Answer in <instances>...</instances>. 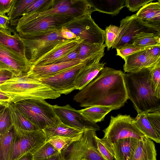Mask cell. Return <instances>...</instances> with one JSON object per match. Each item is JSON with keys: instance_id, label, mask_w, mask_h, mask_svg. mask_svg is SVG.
I'll list each match as a JSON object with an SVG mask.
<instances>
[{"instance_id": "d590c367", "label": "cell", "mask_w": 160, "mask_h": 160, "mask_svg": "<svg viewBox=\"0 0 160 160\" xmlns=\"http://www.w3.org/2000/svg\"><path fill=\"white\" fill-rule=\"evenodd\" d=\"M104 32L105 45L108 50L112 47L117 40L120 32L119 27L114 25L107 27Z\"/></svg>"}, {"instance_id": "7a4b0ae2", "label": "cell", "mask_w": 160, "mask_h": 160, "mask_svg": "<svg viewBox=\"0 0 160 160\" xmlns=\"http://www.w3.org/2000/svg\"><path fill=\"white\" fill-rule=\"evenodd\" d=\"M152 67L124 74L128 98L133 103L138 114L160 110V98L154 95L150 86Z\"/></svg>"}, {"instance_id": "74e56055", "label": "cell", "mask_w": 160, "mask_h": 160, "mask_svg": "<svg viewBox=\"0 0 160 160\" xmlns=\"http://www.w3.org/2000/svg\"><path fill=\"white\" fill-rule=\"evenodd\" d=\"M12 127L9 108L6 107L0 116V136L7 133Z\"/></svg>"}, {"instance_id": "7dc6e473", "label": "cell", "mask_w": 160, "mask_h": 160, "mask_svg": "<svg viewBox=\"0 0 160 160\" xmlns=\"http://www.w3.org/2000/svg\"><path fill=\"white\" fill-rule=\"evenodd\" d=\"M13 77L12 74L9 71L4 69H0V85Z\"/></svg>"}, {"instance_id": "7bdbcfd3", "label": "cell", "mask_w": 160, "mask_h": 160, "mask_svg": "<svg viewBox=\"0 0 160 160\" xmlns=\"http://www.w3.org/2000/svg\"><path fill=\"white\" fill-rule=\"evenodd\" d=\"M79 47L75 50L62 57L58 60L54 64L79 60L77 58L79 51Z\"/></svg>"}, {"instance_id": "db71d44e", "label": "cell", "mask_w": 160, "mask_h": 160, "mask_svg": "<svg viewBox=\"0 0 160 160\" xmlns=\"http://www.w3.org/2000/svg\"></svg>"}, {"instance_id": "f5cc1de1", "label": "cell", "mask_w": 160, "mask_h": 160, "mask_svg": "<svg viewBox=\"0 0 160 160\" xmlns=\"http://www.w3.org/2000/svg\"><path fill=\"white\" fill-rule=\"evenodd\" d=\"M6 108L5 106L0 105V116Z\"/></svg>"}, {"instance_id": "e0dca14e", "label": "cell", "mask_w": 160, "mask_h": 160, "mask_svg": "<svg viewBox=\"0 0 160 160\" xmlns=\"http://www.w3.org/2000/svg\"><path fill=\"white\" fill-rule=\"evenodd\" d=\"M90 62L87 61L77 60L45 66H34L32 65L26 75L29 78L37 80L52 76L79 64Z\"/></svg>"}, {"instance_id": "4dcf8cb0", "label": "cell", "mask_w": 160, "mask_h": 160, "mask_svg": "<svg viewBox=\"0 0 160 160\" xmlns=\"http://www.w3.org/2000/svg\"><path fill=\"white\" fill-rule=\"evenodd\" d=\"M15 132L13 127L0 136V160H10V152Z\"/></svg>"}, {"instance_id": "d4e9b609", "label": "cell", "mask_w": 160, "mask_h": 160, "mask_svg": "<svg viewBox=\"0 0 160 160\" xmlns=\"http://www.w3.org/2000/svg\"><path fill=\"white\" fill-rule=\"evenodd\" d=\"M11 122L16 132L33 131L39 129L30 122L12 102L8 107Z\"/></svg>"}, {"instance_id": "e575fe53", "label": "cell", "mask_w": 160, "mask_h": 160, "mask_svg": "<svg viewBox=\"0 0 160 160\" xmlns=\"http://www.w3.org/2000/svg\"><path fill=\"white\" fill-rule=\"evenodd\" d=\"M98 150L106 160H116L111 144L103 138L95 136Z\"/></svg>"}, {"instance_id": "8d00e7d4", "label": "cell", "mask_w": 160, "mask_h": 160, "mask_svg": "<svg viewBox=\"0 0 160 160\" xmlns=\"http://www.w3.org/2000/svg\"><path fill=\"white\" fill-rule=\"evenodd\" d=\"M59 152L48 141L33 154V160H42Z\"/></svg>"}, {"instance_id": "816d5d0a", "label": "cell", "mask_w": 160, "mask_h": 160, "mask_svg": "<svg viewBox=\"0 0 160 160\" xmlns=\"http://www.w3.org/2000/svg\"><path fill=\"white\" fill-rule=\"evenodd\" d=\"M16 160H33V154L31 153L26 154Z\"/></svg>"}, {"instance_id": "4316f807", "label": "cell", "mask_w": 160, "mask_h": 160, "mask_svg": "<svg viewBox=\"0 0 160 160\" xmlns=\"http://www.w3.org/2000/svg\"><path fill=\"white\" fill-rule=\"evenodd\" d=\"M125 0H98L89 1L95 11L112 15L118 14L125 6Z\"/></svg>"}, {"instance_id": "5bb4252c", "label": "cell", "mask_w": 160, "mask_h": 160, "mask_svg": "<svg viewBox=\"0 0 160 160\" xmlns=\"http://www.w3.org/2000/svg\"><path fill=\"white\" fill-rule=\"evenodd\" d=\"M54 111L61 122L70 127L81 130L92 128L98 131L99 127L87 120L78 111L68 104L52 105Z\"/></svg>"}, {"instance_id": "484cf974", "label": "cell", "mask_w": 160, "mask_h": 160, "mask_svg": "<svg viewBox=\"0 0 160 160\" xmlns=\"http://www.w3.org/2000/svg\"><path fill=\"white\" fill-rule=\"evenodd\" d=\"M43 130L47 139L55 136L71 138L80 137L84 131L70 127L61 122L55 126L47 127Z\"/></svg>"}, {"instance_id": "2e32d148", "label": "cell", "mask_w": 160, "mask_h": 160, "mask_svg": "<svg viewBox=\"0 0 160 160\" xmlns=\"http://www.w3.org/2000/svg\"><path fill=\"white\" fill-rule=\"evenodd\" d=\"M83 41V40L78 37L68 40L44 55L32 65L42 66L54 64L62 57L77 49Z\"/></svg>"}, {"instance_id": "6da1fadb", "label": "cell", "mask_w": 160, "mask_h": 160, "mask_svg": "<svg viewBox=\"0 0 160 160\" xmlns=\"http://www.w3.org/2000/svg\"><path fill=\"white\" fill-rule=\"evenodd\" d=\"M124 74L121 70L104 68L94 80L74 96L73 100L81 107L100 106L120 108L128 99Z\"/></svg>"}, {"instance_id": "d6986e66", "label": "cell", "mask_w": 160, "mask_h": 160, "mask_svg": "<svg viewBox=\"0 0 160 160\" xmlns=\"http://www.w3.org/2000/svg\"><path fill=\"white\" fill-rule=\"evenodd\" d=\"M136 18L147 25L160 32V1L151 2L135 14Z\"/></svg>"}, {"instance_id": "44dd1931", "label": "cell", "mask_w": 160, "mask_h": 160, "mask_svg": "<svg viewBox=\"0 0 160 160\" xmlns=\"http://www.w3.org/2000/svg\"><path fill=\"white\" fill-rule=\"evenodd\" d=\"M0 43L27 60L25 56L23 42L18 33L14 29L9 28L7 29L0 28Z\"/></svg>"}, {"instance_id": "9a60e30c", "label": "cell", "mask_w": 160, "mask_h": 160, "mask_svg": "<svg viewBox=\"0 0 160 160\" xmlns=\"http://www.w3.org/2000/svg\"><path fill=\"white\" fill-rule=\"evenodd\" d=\"M32 64L17 52L0 43V68L12 73L13 77L26 75Z\"/></svg>"}, {"instance_id": "8992f818", "label": "cell", "mask_w": 160, "mask_h": 160, "mask_svg": "<svg viewBox=\"0 0 160 160\" xmlns=\"http://www.w3.org/2000/svg\"><path fill=\"white\" fill-rule=\"evenodd\" d=\"M95 11L89 1L86 0H53L50 7L46 10L23 16L27 19H32L52 15H67L77 18L91 15Z\"/></svg>"}, {"instance_id": "83f0119b", "label": "cell", "mask_w": 160, "mask_h": 160, "mask_svg": "<svg viewBox=\"0 0 160 160\" xmlns=\"http://www.w3.org/2000/svg\"><path fill=\"white\" fill-rule=\"evenodd\" d=\"M114 109L109 107L94 106L79 110L78 111L87 120L96 123L103 121L106 115Z\"/></svg>"}, {"instance_id": "f546056e", "label": "cell", "mask_w": 160, "mask_h": 160, "mask_svg": "<svg viewBox=\"0 0 160 160\" xmlns=\"http://www.w3.org/2000/svg\"><path fill=\"white\" fill-rule=\"evenodd\" d=\"M132 44L142 47L160 45V33H141L134 38Z\"/></svg>"}, {"instance_id": "836d02e7", "label": "cell", "mask_w": 160, "mask_h": 160, "mask_svg": "<svg viewBox=\"0 0 160 160\" xmlns=\"http://www.w3.org/2000/svg\"><path fill=\"white\" fill-rule=\"evenodd\" d=\"M150 84L154 95L160 98V62L152 67Z\"/></svg>"}, {"instance_id": "603a6c76", "label": "cell", "mask_w": 160, "mask_h": 160, "mask_svg": "<svg viewBox=\"0 0 160 160\" xmlns=\"http://www.w3.org/2000/svg\"><path fill=\"white\" fill-rule=\"evenodd\" d=\"M139 140L132 138H126L111 144L116 160H130Z\"/></svg>"}, {"instance_id": "11a10c76", "label": "cell", "mask_w": 160, "mask_h": 160, "mask_svg": "<svg viewBox=\"0 0 160 160\" xmlns=\"http://www.w3.org/2000/svg\"><path fill=\"white\" fill-rule=\"evenodd\" d=\"M0 69H1L0 68Z\"/></svg>"}, {"instance_id": "7402d4cb", "label": "cell", "mask_w": 160, "mask_h": 160, "mask_svg": "<svg viewBox=\"0 0 160 160\" xmlns=\"http://www.w3.org/2000/svg\"><path fill=\"white\" fill-rule=\"evenodd\" d=\"M157 155L153 142L145 136L138 140L130 160H157Z\"/></svg>"}, {"instance_id": "1f68e13d", "label": "cell", "mask_w": 160, "mask_h": 160, "mask_svg": "<svg viewBox=\"0 0 160 160\" xmlns=\"http://www.w3.org/2000/svg\"><path fill=\"white\" fill-rule=\"evenodd\" d=\"M34 0H15L10 11L7 14L12 25H17L19 17Z\"/></svg>"}, {"instance_id": "c3c4849f", "label": "cell", "mask_w": 160, "mask_h": 160, "mask_svg": "<svg viewBox=\"0 0 160 160\" xmlns=\"http://www.w3.org/2000/svg\"><path fill=\"white\" fill-rule=\"evenodd\" d=\"M9 18L6 15H0V28L7 29L8 28L10 22Z\"/></svg>"}, {"instance_id": "277c9868", "label": "cell", "mask_w": 160, "mask_h": 160, "mask_svg": "<svg viewBox=\"0 0 160 160\" xmlns=\"http://www.w3.org/2000/svg\"><path fill=\"white\" fill-rule=\"evenodd\" d=\"M14 103L18 109L40 130L55 126L61 122L55 112L52 105L44 100L25 99Z\"/></svg>"}, {"instance_id": "ffe728a7", "label": "cell", "mask_w": 160, "mask_h": 160, "mask_svg": "<svg viewBox=\"0 0 160 160\" xmlns=\"http://www.w3.org/2000/svg\"><path fill=\"white\" fill-rule=\"evenodd\" d=\"M100 60L93 61L82 67L75 82L76 89L81 90L98 76L105 64L100 62Z\"/></svg>"}, {"instance_id": "4fadbf2b", "label": "cell", "mask_w": 160, "mask_h": 160, "mask_svg": "<svg viewBox=\"0 0 160 160\" xmlns=\"http://www.w3.org/2000/svg\"><path fill=\"white\" fill-rule=\"evenodd\" d=\"M88 63H82L52 76L37 80L60 94H67L76 89L75 82L78 74L82 67Z\"/></svg>"}, {"instance_id": "f1b7e54d", "label": "cell", "mask_w": 160, "mask_h": 160, "mask_svg": "<svg viewBox=\"0 0 160 160\" xmlns=\"http://www.w3.org/2000/svg\"><path fill=\"white\" fill-rule=\"evenodd\" d=\"M134 119L136 125L145 136L157 143H160V136L151 125L146 113L138 114Z\"/></svg>"}, {"instance_id": "b9f144b4", "label": "cell", "mask_w": 160, "mask_h": 160, "mask_svg": "<svg viewBox=\"0 0 160 160\" xmlns=\"http://www.w3.org/2000/svg\"><path fill=\"white\" fill-rule=\"evenodd\" d=\"M48 1V0H34L21 16H23L37 12Z\"/></svg>"}, {"instance_id": "bcb514c9", "label": "cell", "mask_w": 160, "mask_h": 160, "mask_svg": "<svg viewBox=\"0 0 160 160\" xmlns=\"http://www.w3.org/2000/svg\"><path fill=\"white\" fill-rule=\"evenodd\" d=\"M11 102V98L0 89V105L8 107Z\"/></svg>"}, {"instance_id": "9c48e42d", "label": "cell", "mask_w": 160, "mask_h": 160, "mask_svg": "<svg viewBox=\"0 0 160 160\" xmlns=\"http://www.w3.org/2000/svg\"><path fill=\"white\" fill-rule=\"evenodd\" d=\"M96 130H84L81 139L72 143L67 149L66 160H106L98 150L95 140Z\"/></svg>"}, {"instance_id": "52a82bcc", "label": "cell", "mask_w": 160, "mask_h": 160, "mask_svg": "<svg viewBox=\"0 0 160 160\" xmlns=\"http://www.w3.org/2000/svg\"><path fill=\"white\" fill-rule=\"evenodd\" d=\"M61 30L29 38H21L24 45L26 58L32 65L56 47L68 40L62 36Z\"/></svg>"}, {"instance_id": "cb8c5ba5", "label": "cell", "mask_w": 160, "mask_h": 160, "mask_svg": "<svg viewBox=\"0 0 160 160\" xmlns=\"http://www.w3.org/2000/svg\"><path fill=\"white\" fill-rule=\"evenodd\" d=\"M105 44H99L82 42L79 47L77 58L92 62L101 60L104 55Z\"/></svg>"}, {"instance_id": "ab89813d", "label": "cell", "mask_w": 160, "mask_h": 160, "mask_svg": "<svg viewBox=\"0 0 160 160\" xmlns=\"http://www.w3.org/2000/svg\"><path fill=\"white\" fill-rule=\"evenodd\" d=\"M151 125L160 136V110L146 113Z\"/></svg>"}, {"instance_id": "f907efd6", "label": "cell", "mask_w": 160, "mask_h": 160, "mask_svg": "<svg viewBox=\"0 0 160 160\" xmlns=\"http://www.w3.org/2000/svg\"><path fill=\"white\" fill-rule=\"evenodd\" d=\"M42 160H66L65 155L62 153H58Z\"/></svg>"}, {"instance_id": "ba28073f", "label": "cell", "mask_w": 160, "mask_h": 160, "mask_svg": "<svg viewBox=\"0 0 160 160\" xmlns=\"http://www.w3.org/2000/svg\"><path fill=\"white\" fill-rule=\"evenodd\" d=\"M103 138L111 144L118 140L132 138L140 140L145 136L136 125L134 119L130 115L121 114L111 116L108 126L103 130Z\"/></svg>"}, {"instance_id": "30bf717a", "label": "cell", "mask_w": 160, "mask_h": 160, "mask_svg": "<svg viewBox=\"0 0 160 160\" xmlns=\"http://www.w3.org/2000/svg\"><path fill=\"white\" fill-rule=\"evenodd\" d=\"M47 141L43 130L15 132L11 148L10 160H16L28 153L33 154Z\"/></svg>"}, {"instance_id": "5b68a950", "label": "cell", "mask_w": 160, "mask_h": 160, "mask_svg": "<svg viewBox=\"0 0 160 160\" xmlns=\"http://www.w3.org/2000/svg\"><path fill=\"white\" fill-rule=\"evenodd\" d=\"M0 89L11 98L12 102L31 99H55L61 94L40 81L34 83L11 82L8 81L0 85Z\"/></svg>"}, {"instance_id": "3957f363", "label": "cell", "mask_w": 160, "mask_h": 160, "mask_svg": "<svg viewBox=\"0 0 160 160\" xmlns=\"http://www.w3.org/2000/svg\"><path fill=\"white\" fill-rule=\"evenodd\" d=\"M84 17L77 18L64 14L47 15L32 19L22 17L18 20L16 30L21 38H29L60 30Z\"/></svg>"}, {"instance_id": "f35d334b", "label": "cell", "mask_w": 160, "mask_h": 160, "mask_svg": "<svg viewBox=\"0 0 160 160\" xmlns=\"http://www.w3.org/2000/svg\"><path fill=\"white\" fill-rule=\"evenodd\" d=\"M148 47H142L133 44L127 45L116 49V55L119 56L124 60L128 56L144 50Z\"/></svg>"}, {"instance_id": "681fc988", "label": "cell", "mask_w": 160, "mask_h": 160, "mask_svg": "<svg viewBox=\"0 0 160 160\" xmlns=\"http://www.w3.org/2000/svg\"><path fill=\"white\" fill-rule=\"evenodd\" d=\"M60 32L62 36L66 39H71L76 37L73 33L66 28H63Z\"/></svg>"}, {"instance_id": "60d3db41", "label": "cell", "mask_w": 160, "mask_h": 160, "mask_svg": "<svg viewBox=\"0 0 160 160\" xmlns=\"http://www.w3.org/2000/svg\"><path fill=\"white\" fill-rule=\"evenodd\" d=\"M154 0H126L125 6L132 12L139 10L142 7Z\"/></svg>"}, {"instance_id": "f6af8a7d", "label": "cell", "mask_w": 160, "mask_h": 160, "mask_svg": "<svg viewBox=\"0 0 160 160\" xmlns=\"http://www.w3.org/2000/svg\"><path fill=\"white\" fill-rule=\"evenodd\" d=\"M145 50L151 57L156 59H160V45L150 46Z\"/></svg>"}, {"instance_id": "ac0fdd59", "label": "cell", "mask_w": 160, "mask_h": 160, "mask_svg": "<svg viewBox=\"0 0 160 160\" xmlns=\"http://www.w3.org/2000/svg\"><path fill=\"white\" fill-rule=\"evenodd\" d=\"M123 70L127 73L138 72L153 66L160 62L151 57L145 49L127 57L124 59Z\"/></svg>"}, {"instance_id": "d6a6232c", "label": "cell", "mask_w": 160, "mask_h": 160, "mask_svg": "<svg viewBox=\"0 0 160 160\" xmlns=\"http://www.w3.org/2000/svg\"><path fill=\"white\" fill-rule=\"evenodd\" d=\"M81 137L71 138L55 136L50 138L47 140L59 152L64 154L71 145L73 142L79 140Z\"/></svg>"}, {"instance_id": "ee69618b", "label": "cell", "mask_w": 160, "mask_h": 160, "mask_svg": "<svg viewBox=\"0 0 160 160\" xmlns=\"http://www.w3.org/2000/svg\"><path fill=\"white\" fill-rule=\"evenodd\" d=\"M15 0H0V15H6L10 11Z\"/></svg>"}, {"instance_id": "8fae6325", "label": "cell", "mask_w": 160, "mask_h": 160, "mask_svg": "<svg viewBox=\"0 0 160 160\" xmlns=\"http://www.w3.org/2000/svg\"><path fill=\"white\" fill-rule=\"evenodd\" d=\"M119 27V33L112 49H117L127 45L132 44L134 38L142 32L160 33L139 21L135 14L122 19L120 22Z\"/></svg>"}, {"instance_id": "7c38bea8", "label": "cell", "mask_w": 160, "mask_h": 160, "mask_svg": "<svg viewBox=\"0 0 160 160\" xmlns=\"http://www.w3.org/2000/svg\"><path fill=\"white\" fill-rule=\"evenodd\" d=\"M63 28L71 31L83 42L102 45L104 44V30L95 23L91 15L78 20Z\"/></svg>"}]
</instances>
